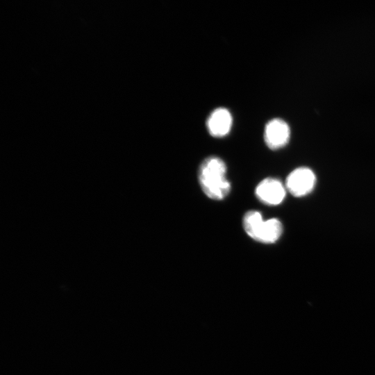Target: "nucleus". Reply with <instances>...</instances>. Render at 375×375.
<instances>
[{
	"mask_svg": "<svg viewBox=\"0 0 375 375\" xmlns=\"http://www.w3.org/2000/svg\"><path fill=\"white\" fill-rule=\"evenodd\" d=\"M290 127L281 119L275 118L267 122L265 127L264 140L271 149H277L285 146L290 139Z\"/></svg>",
	"mask_w": 375,
	"mask_h": 375,
	"instance_id": "39448f33",
	"label": "nucleus"
},
{
	"mask_svg": "<svg viewBox=\"0 0 375 375\" xmlns=\"http://www.w3.org/2000/svg\"><path fill=\"white\" fill-rule=\"evenodd\" d=\"M232 123L233 119L230 112L224 108H218L209 115L206 126L212 136L222 138L229 133Z\"/></svg>",
	"mask_w": 375,
	"mask_h": 375,
	"instance_id": "423d86ee",
	"label": "nucleus"
},
{
	"mask_svg": "<svg viewBox=\"0 0 375 375\" xmlns=\"http://www.w3.org/2000/svg\"><path fill=\"white\" fill-rule=\"evenodd\" d=\"M255 194L262 203L276 206L280 204L284 199L285 189L280 181L273 178H266L258 184Z\"/></svg>",
	"mask_w": 375,
	"mask_h": 375,
	"instance_id": "20e7f679",
	"label": "nucleus"
},
{
	"mask_svg": "<svg viewBox=\"0 0 375 375\" xmlns=\"http://www.w3.org/2000/svg\"><path fill=\"white\" fill-rule=\"evenodd\" d=\"M243 227L250 238L265 244L277 241L283 231L282 224L278 219L265 220L261 213L257 210H249L245 213Z\"/></svg>",
	"mask_w": 375,
	"mask_h": 375,
	"instance_id": "f03ea898",
	"label": "nucleus"
},
{
	"mask_svg": "<svg viewBox=\"0 0 375 375\" xmlns=\"http://www.w3.org/2000/svg\"><path fill=\"white\" fill-rule=\"evenodd\" d=\"M226 165L217 156H210L201 164L199 181L204 194L213 200H222L229 193L231 186L226 178Z\"/></svg>",
	"mask_w": 375,
	"mask_h": 375,
	"instance_id": "f257e3e1",
	"label": "nucleus"
},
{
	"mask_svg": "<svg viewBox=\"0 0 375 375\" xmlns=\"http://www.w3.org/2000/svg\"><path fill=\"white\" fill-rule=\"evenodd\" d=\"M315 183V176L311 169L299 167L288 175L285 185L293 196L299 197L308 194L312 190Z\"/></svg>",
	"mask_w": 375,
	"mask_h": 375,
	"instance_id": "7ed1b4c3",
	"label": "nucleus"
}]
</instances>
